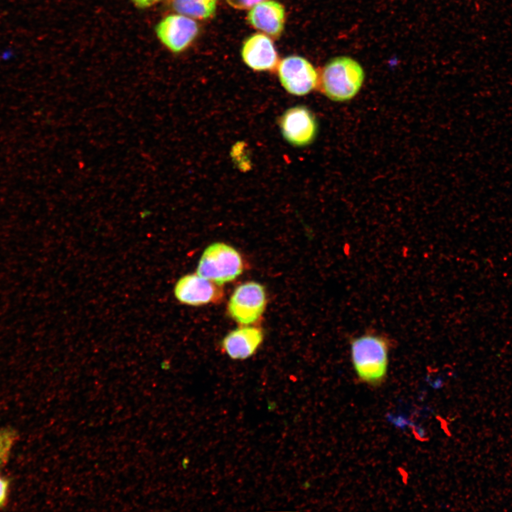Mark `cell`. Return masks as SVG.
Listing matches in <instances>:
<instances>
[{
    "instance_id": "5b68a950",
    "label": "cell",
    "mask_w": 512,
    "mask_h": 512,
    "mask_svg": "<svg viewBox=\"0 0 512 512\" xmlns=\"http://www.w3.org/2000/svg\"><path fill=\"white\" fill-rule=\"evenodd\" d=\"M277 73L282 87L294 95H305L318 85L316 70L309 60L299 55L282 59L279 63Z\"/></svg>"
},
{
    "instance_id": "8992f818",
    "label": "cell",
    "mask_w": 512,
    "mask_h": 512,
    "mask_svg": "<svg viewBox=\"0 0 512 512\" xmlns=\"http://www.w3.org/2000/svg\"><path fill=\"white\" fill-rule=\"evenodd\" d=\"M174 294L183 304L199 306L220 302L224 291L222 285L196 272L180 277L174 285Z\"/></svg>"
},
{
    "instance_id": "277c9868",
    "label": "cell",
    "mask_w": 512,
    "mask_h": 512,
    "mask_svg": "<svg viewBox=\"0 0 512 512\" xmlns=\"http://www.w3.org/2000/svg\"><path fill=\"white\" fill-rule=\"evenodd\" d=\"M267 300L265 287L249 281L238 285L231 294L227 311L229 316L241 325L255 323L263 314Z\"/></svg>"
},
{
    "instance_id": "ba28073f",
    "label": "cell",
    "mask_w": 512,
    "mask_h": 512,
    "mask_svg": "<svg viewBox=\"0 0 512 512\" xmlns=\"http://www.w3.org/2000/svg\"><path fill=\"white\" fill-rule=\"evenodd\" d=\"M155 31L164 45L174 53H179L194 41L199 28L193 19L179 14L163 18L156 25Z\"/></svg>"
},
{
    "instance_id": "30bf717a",
    "label": "cell",
    "mask_w": 512,
    "mask_h": 512,
    "mask_svg": "<svg viewBox=\"0 0 512 512\" xmlns=\"http://www.w3.org/2000/svg\"><path fill=\"white\" fill-rule=\"evenodd\" d=\"M247 19L253 28L271 38H278L284 28L285 9L275 0H263L250 9Z\"/></svg>"
},
{
    "instance_id": "52a82bcc",
    "label": "cell",
    "mask_w": 512,
    "mask_h": 512,
    "mask_svg": "<svg viewBox=\"0 0 512 512\" xmlns=\"http://www.w3.org/2000/svg\"><path fill=\"white\" fill-rule=\"evenodd\" d=\"M279 127L287 142L296 146H304L315 139L318 124L313 113L300 105L284 112L279 119Z\"/></svg>"
},
{
    "instance_id": "5bb4252c",
    "label": "cell",
    "mask_w": 512,
    "mask_h": 512,
    "mask_svg": "<svg viewBox=\"0 0 512 512\" xmlns=\"http://www.w3.org/2000/svg\"><path fill=\"white\" fill-rule=\"evenodd\" d=\"M8 485L7 481L0 477V506H1L5 501L8 491Z\"/></svg>"
},
{
    "instance_id": "6da1fadb",
    "label": "cell",
    "mask_w": 512,
    "mask_h": 512,
    "mask_svg": "<svg viewBox=\"0 0 512 512\" xmlns=\"http://www.w3.org/2000/svg\"><path fill=\"white\" fill-rule=\"evenodd\" d=\"M352 365L358 380L379 386L386 379L391 338L375 330H368L349 340Z\"/></svg>"
},
{
    "instance_id": "4fadbf2b",
    "label": "cell",
    "mask_w": 512,
    "mask_h": 512,
    "mask_svg": "<svg viewBox=\"0 0 512 512\" xmlns=\"http://www.w3.org/2000/svg\"><path fill=\"white\" fill-rule=\"evenodd\" d=\"M262 1L263 0H226V2L234 9L244 10L251 9Z\"/></svg>"
},
{
    "instance_id": "7c38bea8",
    "label": "cell",
    "mask_w": 512,
    "mask_h": 512,
    "mask_svg": "<svg viewBox=\"0 0 512 512\" xmlns=\"http://www.w3.org/2000/svg\"><path fill=\"white\" fill-rule=\"evenodd\" d=\"M218 0H173L172 6L178 14L197 19L214 16Z\"/></svg>"
},
{
    "instance_id": "9c48e42d",
    "label": "cell",
    "mask_w": 512,
    "mask_h": 512,
    "mask_svg": "<svg viewBox=\"0 0 512 512\" xmlns=\"http://www.w3.org/2000/svg\"><path fill=\"white\" fill-rule=\"evenodd\" d=\"M264 338L262 330L257 326L242 325L230 331L222 340L221 348L233 360H245L253 356Z\"/></svg>"
},
{
    "instance_id": "3957f363",
    "label": "cell",
    "mask_w": 512,
    "mask_h": 512,
    "mask_svg": "<svg viewBox=\"0 0 512 512\" xmlns=\"http://www.w3.org/2000/svg\"><path fill=\"white\" fill-rule=\"evenodd\" d=\"M240 253L233 246L222 242L208 245L203 252L196 273L218 284L230 282L243 272Z\"/></svg>"
},
{
    "instance_id": "7a4b0ae2",
    "label": "cell",
    "mask_w": 512,
    "mask_h": 512,
    "mask_svg": "<svg viewBox=\"0 0 512 512\" xmlns=\"http://www.w3.org/2000/svg\"><path fill=\"white\" fill-rule=\"evenodd\" d=\"M365 80L362 65L349 56L331 58L319 76L323 94L334 102H346L353 98Z\"/></svg>"
},
{
    "instance_id": "8fae6325",
    "label": "cell",
    "mask_w": 512,
    "mask_h": 512,
    "mask_svg": "<svg viewBox=\"0 0 512 512\" xmlns=\"http://www.w3.org/2000/svg\"><path fill=\"white\" fill-rule=\"evenodd\" d=\"M244 63L257 71L271 70L278 64V55L273 42L264 33L249 36L241 49Z\"/></svg>"
},
{
    "instance_id": "9a60e30c",
    "label": "cell",
    "mask_w": 512,
    "mask_h": 512,
    "mask_svg": "<svg viewBox=\"0 0 512 512\" xmlns=\"http://www.w3.org/2000/svg\"><path fill=\"white\" fill-rule=\"evenodd\" d=\"M139 8L149 7L160 0H132Z\"/></svg>"
}]
</instances>
